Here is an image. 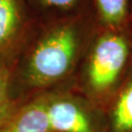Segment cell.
<instances>
[{
    "label": "cell",
    "mask_w": 132,
    "mask_h": 132,
    "mask_svg": "<svg viewBox=\"0 0 132 132\" xmlns=\"http://www.w3.org/2000/svg\"><path fill=\"white\" fill-rule=\"evenodd\" d=\"M45 4L57 8H69L76 2V0H43Z\"/></svg>",
    "instance_id": "obj_9"
},
{
    "label": "cell",
    "mask_w": 132,
    "mask_h": 132,
    "mask_svg": "<svg viewBox=\"0 0 132 132\" xmlns=\"http://www.w3.org/2000/svg\"><path fill=\"white\" fill-rule=\"evenodd\" d=\"M12 73L5 65L0 64V122L14 106L15 101L11 93Z\"/></svg>",
    "instance_id": "obj_8"
},
{
    "label": "cell",
    "mask_w": 132,
    "mask_h": 132,
    "mask_svg": "<svg viewBox=\"0 0 132 132\" xmlns=\"http://www.w3.org/2000/svg\"><path fill=\"white\" fill-rule=\"evenodd\" d=\"M97 6L102 20L111 27L121 24L127 12V0H97Z\"/></svg>",
    "instance_id": "obj_7"
},
{
    "label": "cell",
    "mask_w": 132,
    "mask_h": 132,
    "mask_svg": "<svg viewBox=\"0 0 132 132\" xmlns=\"http://www.w3.org/2000/svg\"><path fill=\"white\" fill-rule=\"evenodd\" d=\"M127 58V42L119 35H104L95 44L84 79V89L93 103L105 104L114 97Z\"/></svg>",
    "instance_id": "obj_2"
},
{
    "label": "cell",
    "mask_w": 132,
    "mask_h": 132,
    "mask_svg": "<svg viewBox=\"0 0 132 132\" xmlns=\"http://www.w3.org/2000/svg\"><path fill=\"white\" fill-rule=\"evenodd\" d=\"M106 132H132V76L110 102Z\"/></svg>",
    "instance_id": "obj_5"
},
{
    "label": "cell",
    "mask_w": 132,
    "mask_h": 132,
    "mask_svg": "<svg viewBox=\"0 0 132 132\" xmlns=\"http://www.w3.org/2000/svg\"><path fill=\"white\" fill-rule=\"evenodd\" d=\"M76 51L75 30L64 27L44 37L34 48L24 71V83L29 89L50 88L70 73Z\"/></svg>",
    "instance_id": "obj_1"
},
{
    "label": "cell",
    "mask_w": 132,
    "mask_h": 132,
    "mask_svg": "<svg viewBox=\"0 0 132 132\" xmlns=\"http://www.w3.org/2000/svg\"><path fill=\"white\" fill-rule=\"evenodd\" d=\"M0 132H51L46 112V94L23 103L15 102L2 121Z\"/></svg>",
    "instance_id": "obj_4"
},
{
    "label": "cell",
    "mask_w": 132,
    "mask_h": 132,
    "mask_svg": "<svg viewBox=\"0 0 132 132\" xmlns=\"http://www.w3.org/2000/svg\"><path fill=\"white\" fill-rule=\"evenodd\" d=\"M18 0H0V56L15 42L21 28Z\"/></svg>",
    "instance_id": "obj_6"
},
{
    "label": "cell",
    "mask_w": 132,
    "mask_h": 132,
    "mask_svg": "<svg viewBox=\"0 0 132 132\" xmlns=\"http://www.w3.org/2000/svg\"><path fill=\"white\" fill-rule=\"evenodd\" d=\"M46 112L51 132H106L105 116L71 94H46Z\"/></svg>",
    "instance_id": "obj_3"
}]
</instances>
